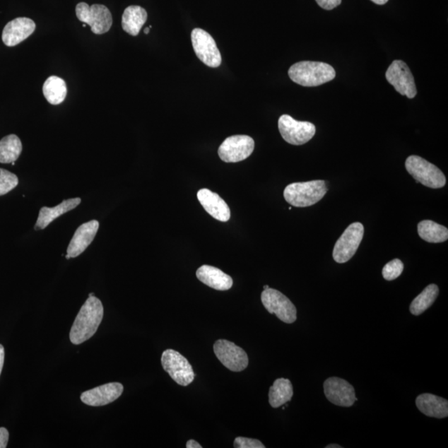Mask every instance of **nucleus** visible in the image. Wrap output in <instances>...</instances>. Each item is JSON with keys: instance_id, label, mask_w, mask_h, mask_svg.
Listing matches in <instances>:
<instances>
[{"instance_id": "obj_39", "label": "nucleus", "mask_w": 448, "mask_h": 448, "mask_svg": "<svg viewBox=\"0 0 448 448\" xmlns=\"http://www.w3.org/2000/svg\"><path fill=\"white\" fill-rule=\"evenodd\" d=\"M94 294L93 293H90L89 294V297H93Z\"/></svg>"}, {"instance_id": "obj_38", "label": "nucleus", "mask_w": 448, "mask_h": 448, "mask_svg": "<svg viewBox=\"0 0 448 448\" xmlns=\"http://www.w3.org/2000/svg\"><path fill=\"white\" fill-rule=\"evenodd\" d=\"M264 290H266V289H269V285H264Z\"/></svg>"}, {"instance_id": "obj_30", "label": "nucleus", "mask_w": 448, "mask_h": 448, "mask_svg": "<svg viewBox=\"0 0 448 448\" xmlns=\"http://www.w3.org/2000/svg\"><path fill=\"white\" fill-rule=\"evenodd\" d=\"M233 447L235 448H265L263 442L259 440L242 437L235 438Z\"/></svg>"}, {"instance_id": "obj_25", "label": "nucleus", "mask_w": 448, "mask_h": 448, "mask_svg": "<svg viewBox=\"0 0 448 448\" xmlns=\"http://www.w3.org/2000/svg\"><path fill=\"white\" fill-rule=\"evenodd\" d=\"M42 93L47 101L52 105H59L64 102L68 88L64 79L52 76L46 80L42 87Z\"/></svg>"}, {"instance_id": "obj_20", "label": "nucleus", "mask_w": 448, "mask_h": 448, "mask_svg": "<svg viewBox=\"0 0 448 448\" xmlns=\"http://www.w3.org/2000/svg\"><path fill=\"white\" fill-rule=\"evenodd\" d=\"M81 202H82V199L80 198H74L64 200V201L54 208H42L40 211L39 218H37L35 224V230L36 231L45 230V228L49 226L56 218L77 208Z\"/></svg>"}, {"instance_id": "obj_5", "label": "nucleus", "mask_w": 448, "mask_h": 448, "mask_svg": "<svg viewBox=\"0 0 448 448\" xmlns=\"http://www.w3.org/2000/svg\"><path fill=\"white\" fill-rule=\"evenodd\" d=\"M76 14L81 22L87 23L95 35H103L110 30L112 25V16L107 7L102 4L79 3L76 7Z\"/></svg>"}, {"instance_id": "obj_28", "label": "nucleus", "mask_w": 448, "mask_h": 448, "mask_svg": "<svg viewBox=\"0 0 448 448\" xmlns=\"http://www.w3.org/2000/svg\"><path fill=\"white\" fill-rule=\"evenodd\" d=\"M18 184L17 175L6 170L0 169V196L11 192L17 187Z\"/></svg>"}, {"instance_id": "obj_32", "label": "nucleus", "mask_w": 448, "mask_h": 448, "mask_svg": "<svg viewBox=\"0 0 448 448\" xmlns=\"http://www.w3.org/2000/svg\"><path fill=\"white\" fill-rule=\"evenodd\" d=\"M8 432L6 428H0V448H6L8 442Z\"/></svg>"}, {"instance_id": "obj_2", "label": "nucleus", "mask_w": 448, "mask_h": 448, "mask_svg": "<svg viewBox=\"0 0 448 448\" xmlns=\"http://www.w3.org/2000/svg\"><path fill=\"white\" fill-rule=\"evenodd\" d=\"M290 79L303 87H317L336 78V71L331 65L321 61H303L290 66Z\"/></svg>"}, {"instance_id": "obj_33", "label": "nucleus", "mask_w": 448, "mask_h": 448, "mask_svg": "<svg viewBox=\"0 0 448 448\" xmlns=\"http://www.w3.org/2000/svg\"><path fill=\"white\" fill-rule=\"evenodd\" d=\"M4 363V348L2 345H0V375H1Z\"/></svg>"}, {"instance_id": "obj_15", "label": "nucleus", "mask_w": 448, "mask_h": 448, "mask_svg": "<svg viewBox=\"0 0 448 448\" xmlns=\"http://www.w3.org/2000/svg\"><path fill=\"white\" fill-rule=\"evenodd\" d=\"M124 387L120 383H109L86 391L81 395V400L85 404L93 407L105 406L121 397Z\"/></svg>"}, {"instance_id": "obj_37", "label": "nucleus", "mask_w": 448, "mask_h": 448, "mask_svg": "<svg viewBox=\"0 0 448 448\" xmlns=\"http://www.w3.org/2000/svg\"><path fill=\"white\" fill-rule=\"evenodd\" d=\"M150 33V28H145V33L146 35H148V33Z\"/></svg>"}, {"instance_id": "obj_14", "label": "nucleus", "mask_w": 448, "mask_h": 448, "mask_svg": "<svg viewBox=\"0 0 448 448\" xmlns=\"http://www.w3.org/2000/svg\"><path fill=\"white\" fill-rule=\"evenodd\" d=\"M324 391L329 401L341 407H351L357 399L355 389L346 380L331 377L324 383Z\"/></svg>"}, {"instance_id": "obj_26", "label": "nucleus", "mask_w": 448, "mask_h": 448, "mask_svg": "<svg viewBox=\"0 0 448 448\" xmlns=\"http://www.w3.org/2000/svg\"><path fill=\"white\" fill-rule=\"evenodd\" d=\"M22 143L17 136L9 135L0 141V163L16 162L22 153Z\"/></svg>"}, {"instance_id": "obj_17", "label": "nucleus", "mask_w": 448, "mask_h": 448, "mask_svg": "<svg viewBox=\"0 0 448 448\" xmlns=\"http://www.w3.org/2000/svg\"><path fill=\"white\" fill-rule=\"evenodd\" d=\"M36 25L30 18H17L7 23L2 35L4 44L8 47L20 45L35 31Z\"/></svg>"}, {"instance_id": "obj_27", "label": "nucleus", "mask_w": 448, "mask_h": 448, "mask_svg": "<svg viewBox=\"0 0 448 448\" xmlns=\"http://www.w3.org/2000/svg\"><path fill=\"white\" fill-rule=\"evenodd\" d=\"M438 294H440V289H438L437 285H428L410 305V312L414 316H419V314H423L435 303Z\"/></svg>"}, {"instance_id": "obj_24", "label": "nucleus", "mask_w": 448, "mask_h": 448, "mask_svg": "<svg viewBox=\"0 0 448 448\" xmlns=\"http://www.w3.org/2000/svg\"><path fill=\"white\" fill-rule=\"evenodd\" d=\"M418 232L422 240L431 244H440L448 240V230L432 220H423L418 224Z\"/></svg>"}, {"instance_id": "obj_19", "label": "nucleus", "mask_w": 448, "mask_h": 448, "mask_svg": "<svg viewBox=\"0 0 448 448\" xmlns=\"http://www.w3.org/2000/svg\"><path fill=\"white\" fill-rule=\"evenodd\" d=\"M196 276L200 282L217 290H228L232 287L231 276L212 266H200L196 271Z\"/></svg>"}, {"instance_id": "obj_9", "label": "nucleus", "mask_w": 448, "mask_h": 448, "mask_svg": "<svg viewBox=\"0 0 448 448\" xmlns=\"http://www.w3.org/2000/svg\"><path fill=\"white\" fill-rule=\"evenodd\" d=\"M261 300L268 312L275 314L279 320L287 324H293L297 321V308L279 290L270 288L266 289L261 293Z\"/></svg>"}, {"instance_id": "obj_4", "label": "nucleus", "mask_w": 448, "mask_h": 448, "mask_svg": "<svg viewBox=\"0 0 448 448\" xmlns=\"http://www.w3.org/2000/svg\"><path fill=\"white\" fill-rule=\"evenodd\" d=\"M408 172L418 183L431 189L444 187L447 180L444 174L435 165L420 156L411 155L405 162Z\"/></svg>"}, {"instance_id": "obj_11", "label": "nucleus", "mask_w": 448, "mask_h": 448, "mask_svg": "<svg viewBox=\"0 0 448 448\" xmlns=\"http://www.w3.org/2000/svg\"><path fill=\"white\" fill-rule=\"evenodd\" d=\"M254 146V139L249 136H232L219 146L218 155L226 163H237L249 158Z\"/></svg>"}, {"instance_id": "obj_1", "label": "nucleus", "mask_w": 448, "mask_h": 448, "mask_svg": "<svg viewBox=\"0 0 448 448\" xmlns=\"http://www.w3.org/2000/svg\"><path fill=\"white\" fill-rule=\"evenodd\" d=\"M104 316L103 305L96 297H89L75 319L70 331V340L81 345L90 339L97 332Z\"/></svg>"}, {"instance_id": "obj_10", "label": "nucleus", "mask_w": 448, "mask_h": 448, "mask_svg": "<svg viewBox=\"0 0 448 448\" xmlns=\"http://www.w3.org/2000/svg\"><path fill=\"white\" fill-rule=\"evenodd\" d=\"M191 40L199 59L211 68H218L222 64V56L213 37L201 28H194Z\"/></svg>"}, {"instance_id": "obj_21", "label": "nucleus", "mask_w": 448, "mask_h": 448, "mask_svg": "<svg viewBox=\"0 0 448 448\" xmlns=\"http://www.w3.org/2000/svg\"><path fill=\"white\" fill-rule=\"evenodd\" d=\"M419 411L428 417L445 418L448 416V401L435 394H423L416 399Z\"/></svg>"}, {"instance_id": "obj_3", "label": "nucleus", "mask_w": 448, "mask_h": 448, "mask_svg": "<svg viewBox=\"0 0 448 448\" xmlns=\"http://www.w3.org/2000/svg\"><path fill=\"white\" fill-rule=\"evenodd\" d=\"M325 180H312L308 182L293 183L285 187V201L294 207L305 208L316 204L327 193Z\"/></svg>"}, {"instance_id": "obj_7", "label": "nucleus", "mask_w": 448, "mask_h": 448, "mask_svg": "<svg viewBox=\"0 0 448 448\" xmlns=\"http://www.w3.org/2000/svg\"><path fill=\"white\" fill-rule=\"evenodd\" d=\"M161 364L171 379L178 384L186 387L193 382L195 374L192 365L178 351L165 350L162 354Z\"/></svg>"}, {"instance_id": "obj_29", "label": "nucleus", "mask_w": 448, "mask_h": 448, "mask_svg": "<svg viewBox=\"0 0 448 448\" xmlns=\"http://www.w3.org/2000/svg\"><path fill=\"white\" fill-rule=\"evenodd\" d=\"M403 264L401 260L394 259L384 266L382 274L387 281H393L399 278L403 271Z\"/></svg>"}, {"instance_id": "obj_22", "label": "nucleus", "mask_w": 448, "mask_h": 448, "mask_svg": "<svg viewBox=\"0 0 448 448\" xmlns=\"http://www.w3.org/2000/svg\"><path fill=\"white\" fill-rule=\"evenodd\" d=\"M147 12L141 6H132L125 9L122 16L123 30L131 36H137L147 20Z\"/></svg>"}, {"instance_id": "obj_13", "label": "nucleus", "mask_w": 448, "mask_h": 448, "mask_svg": "<svg viewBox=\"0 0 448 448\" xmlns=\"http://www.w3.org/2000/svg\"><path fill=\"white\" fill-rule=\"evenodd\" d=\"M213 351L223 365L232 372H241L249 365V356L244 350L230 341H217Z\"/></svg>"}, {"instance_id": "obj_31", "label": "nucleus", "mask_w": 448, "mask_h": 448, "mask_svg": "<svg viewBox=\"0 0 448 448\" xmlns=\"http://www.w3.org/2000/svg\"><path fill=\"white\" fill-rule=\"evenodd\" d=\"M316 1L319 6L326 11H331L341 4V0H316Z\"/></svg>"}, {"instance_id": "obj_12", "label": "nucleus", "mask_w": 448, "mask_h": 448, "mask_svg": "<svg viewBox=\"0 0 448 448\" xmlns=\"http://www.w3.org/2000/svg\"><path fill=\"white\" fill-rule=\"evenodd\" d=\"M389 84L403 96L409 99L416 97L417 88L413 76L408 65L401 60H395L389 66L385 74Z\"/></svg>"}, {"instance_id": "obj_36", "label": "nucleus", "mask_w": 448, "mask_h": 448, "mask_svg": "<svg viewBox=\"0 0 448 448\" xmlns=\"http://www.w3.org/2000/svg\"><path fill=\"white\" fill-rule=\"evenodd\" d=\"M341 447H342L341 446L337 445V444H331L326 447V448H341Z\"/></svg>"}, {"instance_id": "obj_8", "label": "nucleus", "mask_w": 448, "mask_h": 448, "mask_svg": "<svg viewBox=\"0 0 448 448\" xmlns=\"http://www.w3.org/2000/svg\"><path fill=\"white\" fill-rule=\"evenodd\" d=\"M278 128L284 141L293 146L306 144L316 134V126L312 123L299 122L289 115L279 118Z\"/></svg>"}, {"instance_id": "obj_16", "label": "nucleus", "mask_w": 448, "mask_h": 448, "mask_svg": "<svg viewBox=\"0 0 448 448\" xmlns=\"http://www.w3.org/2000/svg\"><path fill=\"white\" fill-rule=\"evenodd\" d=\"M98 228L99 222L98 220H92L82 224L71 238L68 250H66L68 254H66V259H73V257L82 254L92 244L97 235Z\"/></svg>"}, {"instance_id": "obj_34", "label": "nucleus", "mask_w": 448, "mask_h": 448, "mask_svg": "<svg viewBox=\"0 0 448 448\" xmlns=\"http://www.w3.org/2000/svg\"><path fill=\"white\" fill-rule=\"evenodd\" d=\"M186 447L187 448H202V446L199 444V443L193 440H189L187 443H186Z\"/></svg>"}, {"instance_id": "obj_6", "label": "nucleus", "mask_w": 448, "mask_h": 448, "mask_svg": "<svg viewBox=\"0 0 448 448\" xmlns=\"http://www.w3.org/2000/svg\"><path fill=\"white\" fill-rule=\"evenodd\" d=\"M365 228L363 224L354 223L346 228L338 240L333 250V259L338 264H345L355 254L363 240Z\"/></svg>"}, {"instance_id": "obj_18", "label": "nucleus", "mask_w": 448, "mask_h": 448, "mask_svg": "<svg viewBox=\"0 0 448 448\" xmlns=\"http://www.w3.org/2000/svg\"><path fill=\"white\" fill-rule=\"evenodd\" d=\"M200 204L208 214L218 221L228 222L231 217L230 208L216 193L208 189H200L197 194Z\"/></svg>"}, {"instance_id": "obj_35", "label": "nucleus", "mask_w": 448, "mask_h": 448, "mask_svg": "<svg viewBox=\"0 0 448 448\" xmlns=\"http://www.w3.org/2000/svg\"><path fill=\"white\" fill-rule=\"evenodd\" d=\"M372 2L379 4V6H384L386 3L389 1V0H371Z\"/></svg>"}, {"instance_id": "obj_23", "label": "nucleus", "mask_w": 448, "mask_h": 448, "mask_svg": "<svg viewBox=\"0 0 448 448\" xmlns=\"http://www.w3.org/2000/svg\"><path fill=\"white\" fill-rule=\"evenodd\" d=\"M293 396V387L287 379H278L269 390V403L273 408H279L290 401Z\"/></svg>"}]
</instances>
